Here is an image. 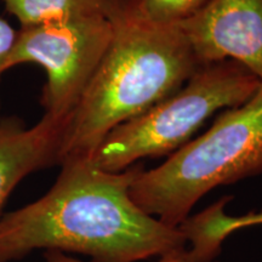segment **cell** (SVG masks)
<instances>
[{"instance_id":"obj_1","label":"cell","mask_w":262,"mask_h":262,"mask_svg":"<svg viewBox=\"0 0 262 262\" xmlns=\"http://www.w3.org/2000/svg\"><path fill=\"white\" fill-rule=\"evenodd\" d=\"M60 166L44 195L0 216V262L19 261L35 250L136 262L185 249L180 227L163 224L131 198L142 164L119 172L100 169L90 158H71Z\"/></svg>"},{"instance_id":"obj_2","label":"cell","mask_w":262,"mask_h":262,"mask_svg":"<svg viewBox=\"0 0 262 262\" xmlns=\"http://www.w3.org/2000/svg\"><path fill=\"white\" fill-rule=\"evenodd\" d=\"M114 25V37L70 114L61 163L91 158L108 134L171 96L202 67L178 27H159L134 9Z\"/></svg>"},{"instance_id":"obj_3","label":"cell","mask_w":262,"mask_h":262,"mask_svg":"<svg viewBox=\"0 0 262 262\" xmlns=\"http://www.w3.org/2000/svg\"><path fill=\"white\" fill-rule=\"evenodd\" d=\"M262 173V81L241 106L176 150L162 165L140 172L133 201L170 227H179L212 188Z\"/></svg>"},{"instance_id":"obj_4","label":"cell","mask_w":262,"mask_h":262,"mask_svg":"<svg viewBox=\"0 0 262 262\" xmlns=\"http://www.w3.org/2000/svg\"><path fill=\"white\" fill-rule=\"evenodd\" d=\"M260 85L256 75L235 61L202 66L171 96L114 127L90 159L100 169L119 172L143 158L171 156L211 116L245 103Z\"/></svg>"},{"instance_id":"obj_5","label":"cell","mask_w":262,"mask_h":262,"mask_svg":"<svg viewBox=\"0 0 262 262\" xmlns=\"http://www.w3.org/2000/svg\"><path fill=\"white\" fill-rule=\"evenodd\" d=\"M113 37L114 25L100 17L21 27L6 70L25 63L41 66L47 73L40 98L45 114L68 118Z\"/></svg>"},{"instance_id":"obj_6","label":"cell","mask_w":262,"mask_h":262,"mask_svg":"<svg viewBox=\"0 0 262 262\" xmlns=\"http://www.w3.org/2000/svg\"><path fill=\"white\" fill-rule=\"evenodd\" d=\"M176 27L201 66L232 60L262 81V0H211Z\"/></svg>"},{"instance_id":"obj_7","label":"cell","mask_w":262,"mask_h":262,"mask_svg":"<svg viewBox=\"0 0 262 262\" xmlns=\"http://www.w3.org/2000/svg\"><path fill=\"white\" fill-rule=\"evenodd\" d=\"M67 119L44 114L27 127L18 118H0V216L10 194L27 176L60 165Z\"/></svg>"},{"instance_id":"obj_8","label":"cell","mask_w":262,"mask_h":262,"mask_svg":"<svg viewBox=\"0 0 262 262\" xmlns=\"http://www.w3.org/2000/svg\"><path fill=\"white\" fill-rule=\"evenodd\" d=\"M21 27L83 18H106L112 24L125 17L134 0H3Z\"/></svg>"},{"instance_id":"obj_9","label":"cell","mask_w":262,"mask_h":262,"mask_svg":"<svg viewBox=\"0 0 262 262\" xmlns=\"http://www.w3.org/2000/svg\"><path fill=\"white\" fill-rule=\"evenodd\" d=\"M228 198L221 199L204 211L187 217L179 226L186 241L191 243L192 255L205 261L215 260L220 254L222 242L239 229L262 225V211L243 216H229L225 212Z\"/></svg>"},{"instance_id":"obj_10","label":"cell","mask_w":262,"mask_h":262,"mask_svg":"<svg viewBox=\"0 0 262 262\" xmlns=\"http://www.w3.org/2000/svg\"><path fill=\"white\" fill-rule=\"evenodd\" d=\"M211 0H134V12L147 24L176 27L202 11Z\"/></svg>"},{"instance_id":"obj_11","label":"cell","mask_w":262,"mask_h":262,"mask_svg":"<svg viewBox=\"0 0 262 262\" xmlns=\"http://www.w3.org/2000/svg\"><path fill=\"white\" fill-rule=\"evenodd\" d=\"M42 262H83L78 258L71 256L70 254L61 253L56 250H47L42 254ZM158 262H216L212 261H204L201 258L195 257L194 255L191 254V251L181 249V250L172 251V253L164 255L159 257Z\"/></svg>"},{"instance_id":"obj_12","label":"cell","mask_w":262,"mask_h":262,"mask_svg":"<svg viewBox=\"0 0 262 262\" xmlns=\"http://www.w3.org/2000/svg\"><path fill=\"white\" fill-rule=\"evenodd\" d=\"M16 37H17V31H15L9 22L0 17V81L3 74L8 71L6 62L15 44Z\"/></svg>"}]
</instances>
